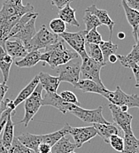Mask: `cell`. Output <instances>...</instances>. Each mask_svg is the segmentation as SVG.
<instances>
[{
    "label": "cell",
    "instance_id": "83f0119b",
    "mask_svg": "<svg viewBox=\"0 0 139 153\" xmlns=\"http://www.w3.org/2000/svg\"><path fill=\"white\" fill-rule=\"evenodd\" d=\"M124 148L121 153H139V140L134 135L133 132L124 134Z\"/></svg>",
    "mask_w": 139,
    "mask_h": 153
},
{
    "label": "cell",
    "instance_id": "52a82bcc",
    "mask_svg": "<svg viewBox=\"0 0 139 153\" xmlns=\"http://www.w3.org/2000/svg\"><path fill=\"white\" fill-rule=\"evenodd\" d=\"M86 31H79V32H64L59 36L62 38L70 47L81 57V59L88 56L86 49H85V35Z\"/></svg>",
    "mask_w": 139,
    "mask_h": 153
},
{
    "label": "cell",
    "instance_id": "681fc988",
    "mask_svg": "<svg viewBox=\"0 0 139 153\" xmlns=\"http://www.w3.org/2000/svg\"><path fill=\"white\" fill-rule=\"evenodd\" d=\"M0 153H8V150L4 146V144L2 143L1 139H0Z\"/></svg>",
    "mask_w": 139,
    "mask_h": 153
},
{
    "label": "cell",
    "instance_id": "d4e9b609",
    "mask_svg": "<svg viewBox=\"0 0 139 153\" xmlns=\"http://www.w3.org/2000/svg\"><path fill=\"white\" fill-rule=\"evenodd\" d=\"M41 54L42 53L40 52V51H29L22 59L15 61V65L20 68H26V67L28 68V67L35 66L40 61Z\"/></svg>",
    "mask_w": 139,
    "mask_h": 153
},
{
    "label": "cell",
    "instance_id": "c3c4849f",
    "mask_svg": "<svg viewBox=\"0 0 139 153\" xmlns=\"http://www.w3.org/2000/svg\"><path fill=\"white\" fill-rule=\"evenodd\" d=\"M108 61H109L110 63H112V64H114V63H116V62L118 61L117 55H116V54H112V55H110V56H109V58H108Z\"/></svg>",
    "mask_w": 139,
    "mask_h": 153
},
{
    "label": "cell",
    "instance_id": "44dd1931",
    "mask_svg": "<svg viewBox=\"0 0 139 153\" xmlns=\"http://www.w3.org/2000/svg\"><path fill=\"white\" fill-rule=\"evenodd\" d=\"M3 4L13 8L15 11L16 15L21 17L26 13H33L35 10L34 6L29 3H28L27 4H23L22 0H4Z\"/></svg>",
    "mask_w": 139,
    "mask_h": 153
},
{
    "label": "cell",
    "instance_id": "7c38bea8",
    "mask_svg": "<svg viewBox=\"0 0 139 153\" xmlns=\"http://www.w3.org/2000/svg\"><path fill=\"white\" fill-rule=\"evenodd\" d=\"M4 51L8 55L13 58V60L15 59H22L28 54V51L22 43V41L16 38H11L6 40Z\"/></svg>",
    "mask_w": 139,
    "mask_h": 153
},
{
    "label": "cell",
    "instance_id": "5b68a950",
    "mask_svg": "<svg viewBox=\"0 0 139 153\" xmlns=\"http://www.w3.org/2000/svg\"><path fill=\"white\" fill-rule=\"evenodd\" d=\"M57 72L60 82H69L74 86L80 80L81 62L78 59H74L69 62L59 66Z\"/></svg>",
    "mask_w": 139,
    "mask_h": 153
},
{
    "label": "cell",
    "instance_id": "7a4b0ae2",
    "mask_svg": "<svg viewBox=\"0 0 139 153\" xmlns=\"http://www.w3.org/2000/svg\"><path fill=\"white\" fill-rule=\"evenodd\" d=\"M42 92L43 88L39 83L32 95L28 97L25 100L24 104V109H25V115L23 119L20 121V123L24 124V126L27 128L28 126V123L32 120L34 116L36 114V112L39 111L40 107L42 106Z\"/></svg>",
    "mask_w": 139,
    "mask_h": 153
},
{
    "label": "cell",
    "instance_id": "4316f807",
    "mask_svg": "<svg viewBox=\"0 0 139 153\" xmlns=\"http://www.w3.org/2000/svg\"><path fill=\"white\" fill-rule=\"evenodd\" d=\"M118 60L120 62L121 66L125 67H130L132 64H138L139 62V44L133 46L132 51L126 56L117 55Z\"/></svg>",
    "mask_w": 139,
    "mask_h": 153
},
{
    "label": "cell",
    "instance_id": "4fadbf2b",
    "mask_svg": "<svg viewBox=\"0 0 139 153\" xmlns=\"http://www.w3.org/2000/svg\"><path fill=\"white\" fill-rule=\"evenodd\" d=\"M38 17V14L34 16L32 19H30V21L28 22L22 28V30L17 33L15 36H13L12 38H16L22 41V43L23 44L25 48H27V46L28 45L30 40L33 38V36L36 35V18Z\"/></svg>",
    "mask_w": 139,
    "mask_h": 153
},
{
    "label": "cell",
    "instance_id": "9c48e42d",
    "mask_svg": "<svg viewBox=\"0 0 139 153\" xmlns=\"http://www.w3.org/2000/svg\"><path fill=\"white\" fill-rule=\"evenodd\" d=\"M108 107L112 112L114 122L120 127V128L123 131L124 134L133 132L131 128V122L133 117L131 114H129L128 111L127 112L121 111L119 106H116L110 103L108 104Z\"/></svg>",
    "mask_w": 139,
    "mask_h": 153
},
{
    "label": "cell",
    "instance_id": "db71d44e",
    "mask_svg": "<svg viewBox=\"0 0 139 153\" xmlns=\"http://www.w3.org/2000/svg\"><path fill=\"white\" fill-rule=\"evenodd\" d=\"M70 153H76V152H70Z\"/></svg>",
    "mask_w": 139,
    "mask_h": 153
},
{
    "label": "cell",
    "instance_id": "f6af8a7d",
    "mask_svg": "<svg viewBox=\"0 0 139 153\" xmlns=\"http://www.w3.org/2000/svg\"><path fill=\"white\" fill-rule=\"evenodd\" d=\"M129 7L139 12V0H125Z\"/></svg>",
    "mask_w": 139,
    "mask_h": 153
},
{
    "label": "cell",
    "instance_id": "f1b7e54d",
    "mask_svg": "<svg viewBox=\"0 0 139 153\" xmlns=\"http://www.w3.org/2000/svg\"><path fill=\"white\" fill-rule=\"evenodd\" d=\"M76 149V145L72 143L66 136L58 141L51 150V153H70Z\"/></svg>",
    "mask_w": 139,
    "mask_h": 153
},
{
    "label": "cell",
    "instance_id": "60d3db41",
    "mask_svg": "<svg viewBox=\"0 0 139 153\" xmlns=\"http://www.w3.org/2000/svg\"><path fill=\"white\" fill-rule=\"evenodd\" d=\"M72 1L73 0H51V4L56 6L59 10H60L68 4H70Z\"/></svg>",
    "mask_w": 139,
    "mask_h": 153
},
{
    "label": "cell",
    "instance_id": "4dcf8cb0",
    "mask_svg": "<svg viewBox=\"0 0 139 153\" xmlns=\"http://www.w3.org/2000/svg\"><path fill=\"white\" fill-rule=\"evenodd\" d=\"M121 4H122V7L125 11L127 21L129 23V25L132 27V28L134 29L139 23V12L129 7L128 4H126L125 0H121Z\"/></svg>",
    "mask_w": 139,
    "mask_h": 153
},
{
    "label": "cell",
    "instance_id": "e0dca14e",
    "mask_svg": "<svg viewBox=\"0 0 139 153\" xmlns=\"http://www.w3.org/2000/svg\"><path fill=\"white\" fill-rule=\"evenodd\" d=\"M75 88L81 89L83 93H96L99 94L101 96H104V94L107 91V88L106 87H102L97 82H93L91 80H79V82L74 86Z\"/></svg>",
    "mask_w": 139,
    "mask_h": 153
},
{
    "label": "cell",
    "instance_id": "bcb514c9",
    "mask_svg": "<svg viewBox=\"0 0 139 153\" xmlns=\"http://www.w3.org/2000/svg\"><path fill=\"white\" fill-rule=\"evenodd\" d=\"M4 103H5V106L6 108L9 110H11L12 111H15V109H16V106L14 105L13 104V101L9 99V98H5V100H4Z\"/></svg>",
    "mask_w": 139,
    "mask_h": 153
},
{
    "label": "cell",
    "instance_id": "d6a6232c",
    "mask_svg": "<svg viewBox=\"0 0 139 153\" xmlns=\"http://www.w3.org/2000/svg\"><path fill=\"white\" fill-rule=\"evenodd\" d=\"M37 14H38L37 13H34V12H33V13H26V14H24L23 16H22L21 19L16 22V24H15V25L13 26V27L12 28V30H11V32H10V34H9L8 39H11L13 36H15L17 33H19V32L22 30V28L24 26L30 21V19H32L34 16H36V15H37Z\"/></svg>",
    "mask_w": 139,
    "mask_h": 153
},
{
    "label": "cell",
    "instance_id": "d6986e66",
    "mask_svg": "<svg viewBox=\"0 0 139 153\" xmlns=\"http://www.w3.org/2000/svg\"><path fill=\"white\" fill-rule=\"evenodd\" d=\"M97 134L104 140L105 143H109V139L114 134H119L120 129L116 127L114 124H99L95 123L93 124Z\"/></svg>",
    "mask_w": 139,
    "mask_h": 153
},
{
    "label": "cell",
    "instance_id": "9a60e30c",
    "mask_svg": "<svg viewBox=\"0 0 139 153\" xmlns=\"http://www.w3.org/2000/svg\"><path fill=\"white\" fill-rule=\"evenodd\" d=\"M21 19V16H12L9 18H6L4 20H0V47L4 50V45L6 40H8L9 34L13 27V26L16 24Z\"/></svg>",
    "mask_w": 139,
    "mask_h": 153
},
{
    "label": "cell",
    "instance_id": "5bb4252c",
    "mask_svg": "<svg viewBox=\"0 0 139 153\" xmlns=\"http://www.w3.org/2000/svg\"><path fill=\"white\" fill-rule=\"evenodd\" d=\"M87 12H90L91 13L94 14L97 19L98 21L100 22V23L102 25H106L108 27L109 30H110V38L109 39H112V36H113V29L114 27V25L115 23L110 18L107 11L106 10H103V9H99L96 6V4H91L90 5L89 7L86 8Z\"/></svg>",
    "mask_w": 139,
    "mask_h": 153
},
{
    "label": "cell",
    "instance_id": "d590c367",
    "mask_svg": "<svg viewBox=\"0 0 139 153\" xmlns=\"http://www.w3.org/2000/svg\"><path fill=\"white\" fill-rule=\"evenodd\" d=\"M8 153H35V152L24 146L19 142L17 137H15L13 140L11 147L8 149Z\"/></svg>",
    "mask_w": 139,
    "mask_h": 153
},
{
    "label": "cell",
    "instance_id": "b9f144b4",
    "mask_svg": "<svg viewBox=\"0 0 139 153\" xmlns=\"http://www.w3.org/2000/svg\"><path fill=\"white\" fill-rule=\"evenodd\" d=\"M129 68L132 69L133 74L135 75V79H136V84L135 87L139 88V66L138 64H132Z\"/></svg>",
    "mask_w": 139,
    "mask_h": 153
},
{
    "label": "cell",
    "instance_id": "cb8c5ba5",
    "mask_svg": "<svg viewBox=\"0 0 139 153\" xmlns=\"http://www.w3.org/2000/svg\"><path fill=\"white\" fill-rule=\"evenodd\" d=\"M13 63V58L10 55H8L3 48L0 47V70L3 74V77H4L3 82L4 83H6L9 79L10 70Z\"/></svg>",
    "mask_w": 139,
    "mask_h": 153
},
{
    "label": "cell",
    "instance_id": "ffe728a7",
    "mask_svg": "<svg viewBox=\"0 0 139 153\" xmlns=\"http://www.w3.org/2000/svg\"><path fill=\"white\" fill-rule=\"evenodd\" d=\"M12 114L13 113H9L7 116V120L5 122V125L4 127V134H3V137L1 139L2 143L4 144V146L8 150L13 143V140L14 138V126L15 123L13 121L12 119Z\"/></svg>",
    "mask_w": 139,
    "mask_h": 153
},
{
    "label": "cell",
    "instance_id": "836d02e7",
    "mask_svg": "<svg viewBox=\"0 0 139 153\" xmlns=\"http://www.w3.org/2000/svg\"><path fill=\"white\" fill-rule=\"evenodd\" d=\"M83 22L85 24V31L89 32L90 30H91L93 28H97L98 27H100L102 24L98 21V19L92 14L90 12L85 11L84 16H83Z\"/></svg>",
    "mask_w": 139,
    "mask_h": 153
},
{
    "label": "cell",
    "instance_id": "7bdbcfd3",
    "mask_svg": "<svg viewBox=\"0 0 139 153\" xmlns=\"http://www.w3.org/2000/svg\"><path fill=\"white\" fill-rule=\"evenodd\" d=\"M51 147L50 145H48L45 143H41L38 147H37V151L36 153H51Z\"/></svg>",
    "mask_w": 139,
    "mask_h": 153
},
{
    "label": "cell",
    "instance_id": "2e32d148",
    "mask_svg": "<svg viewBox=\"0 0 139 153\" xmlns=\"http://www.w3.org/2000/svg\"><path fill=\"white\" fill-rule=\"evenodd\" d=\"M38 75L39 83L46 92L57 93V89L60 84V81L58 76H52L48 73H40Z\"/></svg>",
    "mask_w": 139,
    "mask_h": 153
},
{
    "label": "cell",
    "instance_id": "f546056e",
    "mask_svg": "<svg viewBox=\"0 0 139 153\" xmlns=\"http://www.w3.org/2000/svg\"><path fill=\"white\" fill-rule=\"evenodd\" d=\"M87 48L88 50V56L95 60L97 63H100L101 65L105 66L106 65V63L104 60V57L102 54V51L98 46V44H86L85 43V49Z\"/></svg>",
    "mask_w": 139,
    "mask_h": 153
},
{
    "label": "cell",
    "instance_id": "e575fe53",
    "mask_svg": "<svg viewBox=\"0 0 139 153\" xmlns=\"http://www.w3.org/2000/svg\"><path fill=\"white\" fill-rule=\"evenodd\" d=\"M49 27L53 32V34H56V35H60L66 32V27H67L66 23L62 20H60L59 18L52 19L49 23Z\"/></svg>",
    "mask_w": 139,
    "mask_h": 153
},
{
    "label": "cell",
    "instance_id": "f35d334b",
    "mask_svg": "<svg viewBox=\"0 0 139 153\" xmlns=\"http://www.w3.org/2000/svg\"><path fill=\"white\" fill-rule=\"evenodd\" d=\"M59 97H61V99L66 102V103H68V104H73V105H80L79 104V101L77 99V97L76 95L70 91V90H64L62 91L60 94H59Z\"/></svg>",
    "mask_w": 139,
    "mask_h": 153
},
{
    "label": "cell",
    "instance_id": "3957f363",
    "mask_svg": "<svg viewBox=\"0 0 139 153\" xmlns=\"http://www.w3.org/2000/svg\"><path fill=\"white\" fill-rule=\"evenodd\" d=\"M59 35L51 33L50 30H48L45 25H43L39 29V31L36 32V35L33 36V38L30 40L26 49L28 52L33 51H39L41 49H45L48 46L55 44L59 40Z\"/></svg>",
    "mask_w": 139,
    "mask_h": 153
},
{
    "label": "cell",
    "instance_id": "816d5d0a",
    "mask_svg": "<svg viewBox=\"0 0 139 153\" xmlns=\"http://www.w3.org/2000/svg\"><path fill=\"white\" fill-rule=\"evenodd\" d=\"M117 37H118L120 40H123V39L126 37V35H125L124 32H119L118 35H117Z\"/></svg>",
    "mask_w": 139,
    "mask_h": 153
},
{
    "label": "cell",
    "instance_id": "603a6c76",
    "mask_svg": "<svg viewBox=\"0 0 139 153\" xmlns=\"http://www.w3.org/2000/svg\"><path fill=\"white\" fill-rule=\"evenodd\" d=\"M75 13H76V10L72 8L70 6V4H68L62 9L59 10V12L58 13V18L62 20L65 23L69 24L70 26H74V27H79L80 23L76 20Z\"/></svg>",
    "mask_w": 139,
    "mask_h": 153
},
{
    "label": "cell",
    "instance_id": "ba28073f",
    "mask_svg": "<svg viewBox=\"0 0 139 153\" xmlns=\"http://www.w3.org/2000/svg\"><path fill=\"white\" fill-rule=\"evenodd\" d=\"M72 114L79 118L81 120L86 123H99V124H110L103 116V107L99 106L97 109L87 110L82 108L80 105H75L70 111Z\"/></svg>",
    "mask_w": 139,
    "mask_h": 153
},
{
    "label": "cell",
    "instance_id": "1f68e13d",
    "mask_svg": "<svg viewBox=\"0 0 139 153\" xmlns=\"http://www.w3.org/2000/svg\"><path fill=\"white\" fill-rule=\"evenodd\" d=\"M103 57H104V60L106 63L108 60V58L110 55L112 54H115L117 50H118V45L115 44H114L112 42V39H109L108 41H102L100 42V44H98Z\"/></svg>",
    "mask_w": 139,
    "mask_h": 153
},
{
    "label": "cell",
    "instance_id": "8992f818",
    "mask_svg": "<svg viewBox=\"0 0 139 153\" xmlns=\"http://www.w3.org/2000/svg\"><path fill=\"white\" fill-rule=\"evenodd\" d=\"M103 66L100 63L91 59L89 56H86L82 59L80 77L84 80H91L100 86L105 87L100 78V71Z\"/></svg>",
    "mask_w": 139,
    "mask_h": 153
},
{
    "label": "cell",
    "instance_id": "8fae6325",
    "mask_svg": "<svg viewBox=\"0 0 139 153\" xmlns=\"http://www.w3.org/2000/svg\"><path fill=\"white\" fill-rule=\"evenodd\" d=\"M52 106L61 111L63 114H66L67 112H70L76 105L68 104L64 102L59 95L57 93H51L46 92L45 96L42 98V106Z\"/></svg>",
    "mask_w": 139,
    "mask_h": 153
},
{
    "label": "cell",
    "instance_id": "74e56055",
    "mask_svg": "<svg viewBox=\"0 0 139 153\" xmlns=\"http://www.w3.org/2000/svg\"><path fill=\"white\" fill-rule=\"evenodd\" d=\"M109 143L111 144L112 148L114 149L118 152H122L123 148H124V143H123V138L119 136V134H114L110 137L109 139Z\"/></svg>",
    "mask_w": 139,
    "mask_h": 153
},
{
    "label": "cell",
    "instance_id": "ac0fdd59",
    "mask_svg": "<svg viewBox=\"0 0 139 153\" xmlns=\"http://www.w3.org/2000/svg\"><path fill=\"white\" fill-rule=\"evenodd\" d=\"M17 139L24 146L34 151L36 153L37 151L38 145L41 143H43V134H32L27 132L18 135Z\"/></svg>",
    "mask_w": 139,
    "mask_h": 153
},
{
    "label": "cell",
    "instance_id": "30bf717a",
    "mask_svg": "<svg viewBox=\"0 0 139 153\" xmlns=\"http://www.w3.org/2000/svg\"><path fill=\"white\" fill-rule=\"evenodd\" d=\"M74 140V144L76 148H81L85 143L90 142L97 134L95 128L91 127H83V128H70L69 134Z\"/></svg>",
    "mask_w": 139,
    "mask_h": 153
},
{
    "label": "cell",
    "instance_id": "f907efd6",
    "mask_svg": "<svg viewBox=\"0 0 139 153\" xmlns=\"http://www.w3.org/2000/svg\"><path fill=\"white\" fill-rule=\"evenodd\" d=\"M5 110H6L5 103H4V101H3V102L0 103V116H1V114H2Z\"/></svg>",
    "mask_w": 139,
    "mask_h": 153
},
{
    "label": "cell",
    "instance_id": "277c9868",
    "mask_svg": "<svg viewBox=\"0 0 139 153\" xmlns=\"http://www.w3.org/2000/svg\"><path fill=\"white\" fill-rule=\"evenodd\" d=\"M103 97H106L110 104H113L119 107L121 105H127L129 108H139L138 96L137 94L128 95L124 91H122L119 86L116 87L114 91H110L107 89V91L104 94Z\"/></svg>",
    "mask_w": 139,
    "mask_h": 153
},
{
    "label": "cell",
    "instance_id": "ab89813d",
    "mask_svg": "<svg viewBox=\"0 0 139 153\" xmlns=\"http://www.w3.org/2000/svg\"><path fill=\"white\" fill-rule=\"evenodd\" d=\"M13 112L15 113V111H12L11 110L6 108V110L1 114V116H0V134H1V133H2L3 129H4V125H5V122H6L8 114H9V113H13Z\"/></svg>",
    "mask_w": 139,
    "mask_h": 153
},
{
    "label": "cell",
    "instance_id": "6da1fadb",
    "mask_svg": "<svg viewBox=\"0 0 139 153\" xmlns=\"http://www.w3.org/2000/svg\"><path fill=\"white\" fill-rule=\"evenodd\" d=\"M78 58L79 55L74 50L68 49L66 47V42L59 37L55 44L45 48V52L41 54L40 61L45 62L51 69H55Z\"/></svg>",
    "mask_w": 139,
    "mask_h": 153
},
{
    "label": "cell",
    "instance_id": "f5cc1de1",
    "mask_svg": "<svg viewBox=\"0 0 139 153\" xmlns=\"http://www.w3.org/2000/svg\"><path fill=\"white\" fill-rule=\"evenodd\" d=\"M120 109L121 111L127 112V111H129V107H128L127 105H121V106H120Z\"/></svg>",
    "mask_w": 139,
    "mask_h": 153
},
{
    "label": "cell",
    "instance_id": "484cf974",
    "mask_svg": "<svg viewBox=\"0 0 139 153\" xmlns=\"http://www.w3.org/2000/svg\"><path fill=\"white\" fill-rule=\"evenodd\" d=\"M70 128H71V126L68 123H66L64 128H62L61 129H59L58 131L47 134H43V143H45L51 147H52L62 137H64L69 134Z\"/></svg>",
    "mask_w": 139,
    "mask_h": 153
},
{
    "label": "cell",
    "instance_id": "ee69618b",
    "mask_svg": "<svg viewBox=\"0 0 139 153\" xmlns=\"http://www.w3.org/2000/svg\"><path fill=\"white\" fill-rule=\"evenodd\" d=\"M9 87L6 85V83L3 82V83H0V103L4 101V97L6 94V92L8 91Z\"/></svg>",
    "mask_w": 139,
    "mask_h": 153
},
{
    "label": "cell",
    "instance_id": "8d00e7d4",
    "mask_svg": "<svg viewBox=\"0 0 139 153\" xmlns=\"http://www.w3.org/2000/svg\"><path fill=\"white\" fill-rule=\"evenodd\" d=\"M102 36L97 30V28H93L86 33L85 35V43L86 44H99L102 42Z\"/></svg>",
    "mask_w": 139,
    "mask_h": 153
},
{
    "label": "cell",
    "instance_id": "7dc6e473",
    "mask_svg": "<svg viewBox=\"0 0 139 153\" xmlns=\"http://www.w3.org/2000/svg\"><path fill=\"white\" fill-rule=\"evenodd\" d=\"M132 34H133L134 39H135V41H136V44H139V23L138 25L133 29Z\"/></svg>",
    "mask_w": 139,
    "mask_h": 153
},
{
    "label": "cell",
    "instance_id": "7402d4cb",
    "mask_svg": "<svg viewBox=\"0 0 139 153\" xmlns=\"http://www.w3.org/2000/svg\"><path fill=\"white\" fill-rule=\"evenodd\" d=\"M39 84V79H38V75H36L32 80L31 82L24 88L19 93V95L16 97L15 100L13 101V104L14 105L17 107L19 105H21L22 102H24L28 97H29L32 93L34 92V90L36 89V86Z\"/></svg>",
    "mask_w": 139,
    "mask_h": 153
}]
</instances>
